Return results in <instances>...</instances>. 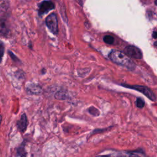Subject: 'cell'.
<instances>
[{"instance_id": "6da1fadb", "label": "cell", "mask_w": 157, "mask_h": 157, "mask_svg": "<svg viewBox=\"0 0 157 157\" xmlns=\"http://www.w3.org/2000/svg\"><path fill=\"white\" fill-rule=\"evenodd\" d=\"M109 57L113 63L125 67L129 70H134L136 67L134 63L128 56L119 50H112L109 55Z\"/></svg>"}, {"instance_id": "7a4b0ae2", "label": "cell", "mask_w": 157, "mask_h": 157, "mask_svg": "<svg viewBox=\"0 0 157 157\" xmlns=\"http://www.w3.org/2000/svg\"><path fill=\"white\" fill-rule=\"evenodd\" d=\"M121 85L123 87L130 88V89H133L136 91H138L139 92H140L143 94H144L147 98L151 100L152 101H155L156 98L155 94L153 93V92L147 86H143V85H131L128 84H124V83H121Z\"/></svg>"}, {"instance_id": "3957f363", "label": "cell", "mask_w": 157, "mask_h": 157, "mask_svg": "<svg viewBox=\"0 0 157 157\" xmlns=\"http://www.w3.org/2000/svg\"><path fill=\"white\" fill-rule=\"evenodd\" d=\"M45 23L52 33L55 34H57L58 33V20L55 13H51L46 18Z\"/></svg>"}, {"instance_id": "277c9868", "label": "cell", "mask_w": 157, "mask_h": 157, "mask_svg": "<svg viewBox=\"0 0 157 157\" xmlns=\"http://www.w3.org/2000/svg\"><path fill=\"white\" fill-rule=\"evenodd\" d=\"M124 53L128 56L134 58L140 59L142 58V53L141 50L133 45H129L124 48Z\"/></svg>"}, {"instance_id": "5b68a950", "label": "cell", "mask_w": 157, "mask_h": 157, "mask_svg": "<svg viewBox=\"0 0 157 157\" xmlns=\"http://www.w3.org/2000/svg\"><path fill=\"white\" fill-rule=\"evenodd\" d=\"M39 15H42L55 8L54 4L51 1H44L39 6Z\"/></svg>"}, {"instance_id": "8992f818", "label": "cell", "mask_w": 157, "mask_h": 157, "mask_svg": "<svg viewBox=\"0 0 157 157\" xmlns=\"http://www.w3.org/2000/svg\"><path fill=\"white\" fill-rule=\"evenodd\" d=\"M26 90L28 94L34 95H40L42 93L41 86L36 83H29L26 85Z\"/></svg>"}, {"instance_id": "52a82bcc", "label": "cell", "mask_w": 157, "mask_h": 157, "mask_svg": "<svg viewBox=\"0 0 157 157\" xmlns=\"http://www.w3.org/2000/svg\"><path fill=\"white\" fill-rule=\"evenodd\" d=\"M28 126V119L25 113H23L17 122V126L19 131L21 132H24Z\"/></svg>"}, {"instance_id": "ba28073f", "label": "cell", "mask_w": 157, "mask_h": 157, "mask_svg": "<svg viewBox=\"0 0 157 157\" xmlns=\"http://www.w3.org/2000/svg\"><path fill=\"white\" fill-rule=\"evenodd\" d=\"M68 96H68V94H67V91H63V90L58 91L55 94V98L56 99H58V100H65V99H67L68 98Z\"/></svg>"}, {"instance_id": "9c48e42d", "label": "cell", "mask_w": 157, "mask_h": 157, "mask_svg": "<svg viewBox=\"0 0 157 157\" xmlns=\"http://www.w3.org/2000/svg\"><path fill=\"white\" fill-rule=\"evenodd\" d=\"M117 157H140L131 151H120L116 155Z\"/></svg>"}, {"instance_id": "30bf717a", "label": "cell", "mask_w": 157, "mask_h": 157, "mask_svg": "<svg viewBox=\"0 0 157 157\" xmlns=\"http://www.w3.org/2000/svg\"><path fill=\"white\" fill-rule=\"evenodd\" d=\"M151 38L153 40V46L157 50V28L153 30L151 33Z\"/></svg>"}, {"instance_id": "8fae6325", "label": "cell", "mask_w": 157, "mask_h": 157, "mask_svg": "<svg viewBox=\"0 0 157 157\" xmlns=\"http://www.w3.org/2000/svg\"><path fill=\"white\" fill-rule=\"evenodd\" d=\"M17 153L20 157H26V152L25 151L23 144L18 147L17 150Z\"/></svg>"}, {"instance_id": "7c38bea8", "label": "cell", "mask_w": 157, "mask_h": 157, "mask_svg": "<svg viewBox=\"0 0 157 157\" xmlns=\"http://www.w3.org/2000/svg\"><path fill=\"white\" fill-rule=\"evenodd\" d=\"M103 40L105 43L107 44H113L114 42V38L110 35H105L104 36Z\"/></svg>"}, {"instance_id": "4fadbf2b", "label": "cell", "mask_w": 157, "mask_h": 157, "mask_svg": "<svg viewBox=\"0 0 157 157\" xmlns=\"http://www.w3.org/2000/svg\"><path fill=\"white\" fill-rule=\"evenodd\" d=\"M88 111L91 115H94V116H99V113H100L99 110L98 109L93 107V106H91V107H89L88 109Z\"/></svg>"}, {"instance_id": "5bb4252c", "label": "cell", "mask_w": 157, "mask_h": 157, "mask_svg": "<svg viewBox=\"0 0 157 157\" xmlns=\"http://www.w3.org/2000/svg\"><path fill=\"white\" fill-rule=\"evenodd\" d=\"M136 106L138 108H143L144 107V105H145V102L142 98H138L136 99Z\"/></svg>"}, {"instance_id": "9a60e30c", "label": "cell", "mask_w": 157, "mask_h": 157, "mask_svg": "<svg viewBox=\"0 0 157 157\" xmlns=\"http://www.w3.org/2000/svg\"><path fill=\"white\" fill-rule=\"evenodd\" d=\"M9 55H10V56H11V58L15 61H19V59L16 57V56H15L11 52H9Z\"/></svg>"}, {"instance_id": "2e32d148", "label": "cell", "mask_w": 157, "mask_h": 157, "mask_svg": "<svg viewBox=\"0 0 157 157\" xmlns=\"http://www.w3.org/2000/svg\"><path fill=\"white\" fill-rule=\"evenodd\" d=\"M3 50H4V47H3V45H2V43H1V57H2V55H3Z\"/></svg>"}, {"instance_id": "e0dca14e", "label": "cell", "mask_w": 157, "mask_h": 157, "mask_svg": "<svg viewBox=\"0 0 157 157\" xmlns=\"http://www.w3.org/2000/svg\"><path fill=\"white\" fill-rule=\"evenodd\" d=\"M96 157H111L110 155H98Z\"/></svg>"}, {"instance_id": "ac0fdd59", "label": "cell", "mask_w": 157, "mask_h": 157, "mask_svg": "<svg viewBox=\"0 0 157 157\" xmlns=\"http://www.w3.org/2000/svg\"><path fill=\"white\" fill-rule=\"evenodd\" d=\"M155 4L157 6V0H155Z\"/></svg>"}]
</instances>
